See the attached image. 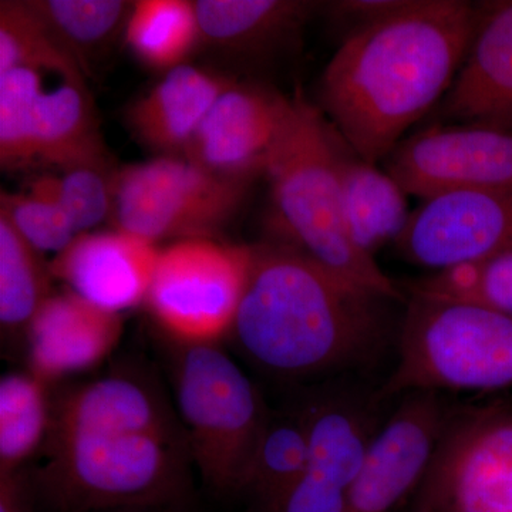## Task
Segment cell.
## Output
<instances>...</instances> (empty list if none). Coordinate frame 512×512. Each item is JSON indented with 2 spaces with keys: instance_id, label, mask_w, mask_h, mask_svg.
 <instances>
[{
  "instance_id": "6da1fadb",
  "label": "cell",
  "mask_w": 512,
  "mask_h": 512,
  "mask_svg": "<svg viewBox=\"0 0 512 512\" xmlns=\"http://www.w3.org/2000/svg\"><path fill=\"white\" fill-rule=\"evenodd\" d=\"M477 5L409 0L345 37L320 80V111L350 150L372 164L439 106L467 55Z\"/></svg>"
},
{
  "instance_id": "7a4b0ae2",
  "label": "cell",
  "mask_w": 512,
  "mask_h": 512,
  "mask_svg": "<svg viewBox=\"0 0 512 512\" xmlns=\"http://www.w3.org/2000/svg\"><path fill=\"white\" fill-rule=\"evenodd\" d=\"M392 303L282 241L252 247L229 336L271 375L309 377L373 362L399 330Z\"/></svg>"
},
{
  "instance_id": "3957f363",
  "label": "cell",
  "mask_w": 512,
  "mask_h": 512,
  "mask_svg": "<svg viewBox=\"0 0 512 512\" xmlns=\"http://www.w3.org/2000/svg\"><path fill=\"white\" fill-rule=\"evenodd\" d=\"M45 450L35 478L40 503L52 512L154 511L190 488L184 427L50 430Z\"/></svg>"
},
{
  "instance_id": "277c9868",
  "label": "cell",
  "mask_w": 512,
  "mask_h": 512,
  "mask_svg": "<svg viewBox=\"0 0 512 512\" xmlns=\"http://www.w3.org/2000/svg\"><path fill=\"white\" fill-rule=\"evenodd\" d=\"M343 143L319 107L301 94L291 97L265 171L281 221L279 241L335 274L406 303L404 289L353 244L346 228L339 180Z\"/></svg>"
},
{
  "instance_id": "5b68a950",
  "label": "cell",
  "mask_w": 512,
  "mask_h": 512,
  "mask_svg": "<svg viewBox=\"0 0 512 512\" xmlns=\"http://www.w3.org/2000/svg\"><path fill=\"white\" fill-rule=\"evenodd\" d=\"M397 363L377 400L512 387V318L464 299L407 293Z\"/></svg>"
},
{
  "instance_id": "8992f818",
  "label": "cell",
  "mask_w": 512,
  "mask_h": 512,
  "mask_svg": "<svg viewBox=\"0 0 512 512\" xmlns=\"http://www.w3.org/2000/svg\"><path fill=\"white\" fill-rule=\"evenodd\" d=\"M174 346L175 400L192 464L217 493H241L269 419L261 394L217 343Z\"/></svg>"
},
{
  "instance_id": "52a82bcc",
  "label": "cell",
  "mask_w": 512,
  "mask_h": 512,
  "mask_svg": "<svg viewBox=\"0 0 512 512\" xmlns=\"http://www.w3.org/2000/svg\"><path fill=\"white\" fill-rule=\"evenodd\" d=\"M251 185L181 157L127 165L114 178V222L117 229L154 244L212 238L234 220Z\"/></svg>"
},
{
  "instance_id": "ba28073f",
  "label": "cell",
  "mask_w": 512,
  "mask_h": 512,
  "mask_svg": "<svg viewBox=\"0 0 512 512\" xmlns=\"http://www.w3.org/2000/svg\"><path fill=\"white\" fill-rule=\"evenodd\" d=\"M252 247L214 238L175 241L161 249L146 305L180 345L229 336L247 286Z\"/></svg>"
},
{
  "instance_id": "9c48e42d",
  "label": "cell",
  "mask_w": 512,
  "mask_h": 512,
  "mask_svg": "<svg viewBox=\"0 0 512 512\" xmlns=\"http://www.w3.org/2000/svg\"><path fill=\"white\" fill-rule=\"evenodd\" d=\"M433 512H512V406L448 413L421 484Z\"/></svg>"
},
{
  "instance_id": "30bf717a",
  "label": "cell",
  "mask_w": 512,
  "mask_h": 512,
  "mask_svg": "<svg viewBox=\"0 0 512 512\" xmlns=\"http://www.w3.org/2000/svg\"><path fill=\"white\" fill-rule=\"evenodd\" d=\"M386 171L407 195L453 191L512 192V133L468 124H439L404 138Z\"/></svg>"
},
{
  "instance_id": "8fae6325",
  "label": "cell",
  "mask_w": 512,
  "mask_h": 512,
  "mask_svg": "<svg viewBox=\"0 0 512 512\" xmlns=\"http://www.w3.org/2000/svg\"><path fill=\"white\" fill-rule=\"evenodd\" d=\"M380 400L322 393L303 403L309 458L305 473L274 512H345L350 488L379 430Z\"/></svg>"
},
{
  "instance_id": "7c38bea8",
  "label": "cell",
  "mask_w": 512,
  "mask_h": 512,
  "mask_svg": "<svg viewBox=\"0 0 512 512\" xmlns=\"http://www.w3.org/2000/svg\"><path fill=\"white\" fill-rule=\"evenodd\" d=\"M410 264L434 274L512 248V192L453 191L423 200L394 242Z\"/></svg>"
},
{
  "instance_id": "4fadbf2b",
  "label": "cell",
  "mask_w": 512,
  "mask_h": 512,
  "mask_svg": "<svg viewBox=\"0 0 512 512\" xmlns=\"http://www.w3.org/2000/svg\"><path fill=\"white\" fill-rule=\"evenodd\" d=\"M448 413L439 393L404 394L370 443L345 512L399 510L423 484Z\"/></svg>"
},
{
  "instance_id": "5bb4252c",
  "label": "cell",
  "mask_w": 512,
  "mask_h": 512,
  "mask_svg": "<svg viewBox=\"0 0 512 512\" xmlns=\"http://www.w3.org/2000/svg\"><path fill=\"white\" fill-rule=\"evenodd\" d=\"M289 100L266 87L235 83L202 121L184 158L222 178L254 183L265 175Z\"/></svg>"
},
{
  "instance_id": "9a60e30c",
  "label": "cell",
  "mask_w": 512,
  "mask_h": 512,
  "mask_svg": "<svg viewBox=\"0 0 512 512\" xmlns=\"http://www.w3.org/2000/svg\"><path fill=\"white\" fill-rule=\"evenodd\" d=\"M434 119L512 133V0L478 3L467 55Z\"/></svg>"
},
{
  "instance_id": "2e32d148",
  "label": "cell",
  "mask_w": 512,
  "mask_h": 512,
  "mask_svg": "<svg viewBox=\"0 0 512 512\" xmlns=\"http://www.w3.org/2000/svg\"><path fill=\"white\" fill-rule=\"evenodd\" d=\"M161 248L121 229L83 232L57 252L50 272L70 291L106 311L146 303Z\"/></svg>"
},
{
  "instance_id": "e0dca14e",
  "label": "cell",
  "mask_w": 512,
  "mask_h": 512,
  "mask_svg": "<svg viewBox=\"0 0 512 512\" xmlns=\"http://www.w3.org/2000/svg\"><path fill=\"white\" fill-rule=\"evenodd\" d=\"M123 319L72 291L52 293L26 330L29 372L47 384L87 372L113 352Z\"/></svg>"
},
{
  "instance_id": "ac0fdd59",
  "label": "cell",
  "mask_w": 512,
  "mask_h": 512,
  "mask_svg": "<svg viewBox=\"0 0 512 512\" xmlns=\"http://www.w3.org/2000/svg\"><path fill=\"white\" fill-rule=\"evenodd\" d=\"M235 83L232 77L191 64L175 67L131 106V131L164 156L185 154L202 121Z\"/></svg>"
},
{
  "instance_id": "d6986e66",
  "label": "cell",
  "mask_w": 512,
  "mask_h": 512,
  "mask_svg": "<svg viewBox=\"0 0 512 512\" xmlns=\"http://www.w3.org/2000/svg\"><path fill=\"white\" fill-rule=\"evenodd\" d=\"M33 148L35 164L62 171L110 167L86 83L63 79L53 89L43 84L33 113Z\"/></svg>"
},
{
  "instance_id": "ffe728a7",
  "label": "cell",
  "mask_w": 512,
  "mask_h": 512,
  "mask_svg": "<svg viewBox=\"0 0 512 512\" xmlns=\"http://www.w3.org/2000/svg\"><path fill=\"white\" fill-rule=\"evenodd\" d=\"M343 215L353 244L375 258L403 234L410 215L407 192L387 173L343 143L339 160Z\"/></svg>"
},
{
  "instance_id": "44dd1931",
  "label": "cell",
  "mask_w": 512,
  "mask_h": 512,
  "mask_svg": "<svg viewBox=\"0 0 512 512\" xmlns=\"http://www.w3.org/2000/svg\"><path fill=\"white\" fill-rule=\"evenodd\" d=\"M318 3L295 0H200L195 2L201 40L234 52H268L289 39Z\"/></svg>"
},
{
  "instance_id": "7402d4cb",
  "label": "cell",
  "mask_w": 512,
  "mask_h": 512,
  "mask_svg": "<svg viewBox=\"0 0 512 512\" xmlns=\"http://www.w3.org/2000/svg\"><path fill=\"white\" fill-rule=\"evenodd\" d=\"M308 458V427L301 410L289 416H269L241 493L251 495L262 512H274L305 473Z\"/></svg>"
},
{
  "instance_id": "603a6c76",
  "label": "cell",
  "mask_w": 512,
  "mask_h": 512,
  "mask_svg": "<svg viewBox=\"0 0 512 512\" xmlns=\"http://www.w3.org/2000/svg\"><path fill=\"white\" fill-rule=\"evenodd\" d=\"M124 36L131 52L144 66L164 73L183 66L201 40L195 2H133Z\"/></svg>"
},
{
  "instance_id": "cb8c5ba5",
  "label": "cell",
  "mask_w": 512,
  "mask_h": 512,
  "mask_svg": "<svg viewBox=\"0 0 512 512\" xmlns=\"http://www.w3.org/2000/svg\"><path fill=\"white\" fill-rule=\"evenodd\" d=\"M49 386L29 370L0 380V473L26 467L46 446L53 417Z\"/></svg>"
},
{
  "instance_id": "d4e9b609",
  "label": "cell",
  "mask_w": 512,
  "mask_h": 512,
  "mask_svg": "<svg viewBox=\"0 0 512 512\" xmlns=\"http://www.w3.org/2000/svg\"><path fill=\"white\" fill-rule=\"evenodd\" d=\"M52 272L39 251L0 214V323L8 333L26 335L30 322L49 298Z\"/></svg>"
},
{
  "instance_id": "484cf974",
  "label": "cell",
  "mask_w": 512,
  "mask_h": 512,
  "mask_svg": "<svg viewBox=\"0 0 512 512\" xmlns=\"http://www.w3.org/2000/svg\"><path fill=\"white\" fill-rule=\"evenodd\" d=\"M30 69L86 83L80 64L28 2L0 3V73Z\"/></svg>"
},
{
  "instance_id": "4316f807",
  "label": "cell",
  "mask_w": 512,
  "mask_h": 512,
  "mask_svg": "<svg viewBox=\"0 0 512 512\" xmlns=\"http://www.w3.org/2000/svg\"><path fill=\"white\" fill-rule=\"evenodd\" d=\"M64 49L86 73L90 57L126 28L133 3L123 0H30Z\"/></svg>"
},
{
  "instance_id": "83f0119b",
  "label": "cell",
  "mask_w": 512,
  "mask_h": 512,
  "mask_svg": "<svg viewBox=\"0 0 512 512\" xmlns=\"http://www.w3.org/2000/svg\"><path fill=\"white\" fill-rule=\"evenodd\" d=\"M404 292L477 302L512 318V248L478 264L409 282Z\"/></svg>"
},
{
  "instance_id": "f1b7e54d",
  "label": "cell",
  "mask_w": 512,
  "mask_h": 512,
  "mask_svg": "<svg viewBox=\"0 0 512 512\" xmlns=\"http://www.w3.org/2000/svg\"><path fill=\"white\" fill-rule=\"evenodd\" d=\"M0 214L18 229L37 251H62L76 232L62 202L57 197L53 175H40L28 192H2Z\"/></svg>"
},
{
  "instance_id": "f546056e",
  "label": "cell",
  "mask_w": 512,
  "mask_h": 512,
  "mask_svg": "<svg viewBox=\"0 0 512 512\" xmlns=\"http://www.w3.org/2000/svg\"><path fill=\"white\" fill-rule=\"evenodd\" d=\"M45 74L30 69L0 73V164L19 170L35 164L33 113Z\"/></svg>"
},
{
  "instance_id": "4dcf8cb0",
  "label": "cell",
  "mask_w": 512,
  "mask_h": 512,
  "mask_svg": "<svg viewBox=\"0 0 512 512\" xmlns=\"http://www.w3.org/2000/svg\"><path fill=\"white\" fill-rule=\"evenodd\" d=\"M114 178L110 167H77L53 175V183L76 235L113 214Z\"/></svg>"
},
{
  "instance_id": "1f68e13d",
  "label": "cell",
  "mask_w": 512,
  "mask_h": 512,
  "mask_svg": "<svg viewBox=\"0 0 512 512\" xmlns=\"http://www.w3.org/2000/svg\"><path fill=\"white\" fill-rule=\"evenodd\" d=\"M409 0H338L325 3L329 18L345 29L346 37L399 12Z\"/></svg>"
},
{
  "instance_id": "d6a6232c",
  "label": "cell",
  "mask_w": 512,
  "mask_h": 512,
  "mask_svg": "<svg viewBox=\"0 0 512 512\" xmlns=\"http://www.w3.org/2000/svg\"><path fill=\"white\" fill-rule=\"evenodd\" d=\"M37 505L35 471L22 467L0 473V512H36Z\"/></svg>"
},
{
  "instance_id": "836d02e7",
  "label": "cell",
  "mask_w": 512,
  "mask_h": 512,
  "mask_svg": "<svg viewBox=\"0 0 512 512\" xmlns=\"http://www.w3.org/2000/svg\"><path fill=\"white\" fill-rule=\"evenodd\" d=\"M410 512H433V511H431V508L429 507V505L421 503V501H419V504H417V507L414 508V510L410 511Z\"/></svg>"
},
{
  "instance_id": "e575fe53",
  "label": "cell",
  "mask_w": 512,
  "mask_h": 512,
  "mask_svg": "<svg viewBox=\"0 0 512 512\" xmlns=\"http://www.w3.org/2000/svg\"><path fill=\"white\" fill-rule=\"evenodd\" d=\"M101 512H151L144 510H113V511H101Z\"/></svg>"
}]
</instances>
